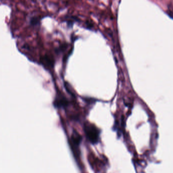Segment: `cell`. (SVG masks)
<instances>
[{
    "label": "cell",
    "instance_id": "7a4b0ae2",
    "mask_svg": "<svg viewBox=\"0 0 173 173\" xmlns=\"http://www.w3.org/2000/svg\"><path fill=\"white\" fill-rule=\"evenodd\" d=\"M54 106L57 108H65L69 105V101L65 97L60 96L57 97L53 103Z\"/></svg>",
    "mask_w": 173,
    "mask_h": 173
},
{
    "label": "cell",
    "instance_id": "6da1fadb",
    "mask_svg": "<svg viewBox=\"0 0 173 173\" xmlns=\"http://www.w3.org/2000/svg\"><path fill=\"white\" fill-rule=\"evenodd\" d=\"M84 131L88 140L92 144H97L100 139V131L93 124L86 122L84 125Z\"/></svg>",
    "mask_w": 173,
    "mask_h": 173
},
{
    "label": "cell",
    "instance_id": "3957f363",
    "mask_svg": "<svg viewBox=\"0 0 173 173\" xmlns=\"http://www.w3.org/2000/svg\"><path fill=\"white\" fill-rule=\"evenodd\" d=\"M81 136L76 131H74L72 135L71 141L74 147H76L79 145L81 141Z\"/></svg>",
    "mask_w": 173,
    "mask_h": 173
},
{
    "label": "cell",
    "instance_id": "277c9868",
    "mask_svg": "<svg viewBox=\"0 0 173 173\" xmlns=\"http://www.w3.org/2000/svg\"><path fill=\"white\" fill-rule=\"evenodd\" d=\"M79 21H80V19H79L77 17L71 16L66 17V20H65V21L66 22L68 27L69 29H72L75 22H79Z\"/></svg>",
    "mask_w": 173,
    "mask_h": 173
},
{
    "label": "cell",
    "instance_id": "52a82bcc",
    "mask_svg": "<svg viewBox=\"0 0 173 173\" xmlns=\"http://www.w3.org/2000/svg\"><path fill=\"white\" fill-rule=\"evenodd\" d=\"M168 15H169L170 17H171L172 19H173V9L169 11Z\"/></svg>",
    "mask_w": 173,
    "mask_h": 173
},
{
    "label": "cell",
    "instance_id": "8992f818",
    "mask_svg": "<svg viewBox=\"0 0 173 173\" xmlns=\"http://www.w3.org/2000/svg\"><path fill=\"white\" fill-rule=\"evenodd\" d=\"M86 28L88 29V30H91L92 29V27H93V25L92 23H91L89 22L88 21V23H87L86 24Z\"/></svg>",
    "mask_w": 173,
    "mask_h": 173
},
{
    "label": "cell",
    "instance_id": "5b68a950",
    "mask_svg": "<svg viewBox=\"0 0 173 173\" xmlns=\"http://www.w3.org/2000/svg\"><path fill=\"white\" fill-rule=\"evenodd\" d=\"M41 17L37 16H32L30 17L29 20V23L31 26H37L40 25Z\"/></svg>",
    "mask_w": 173,
    "mask_h": 173
}]
</instances>
